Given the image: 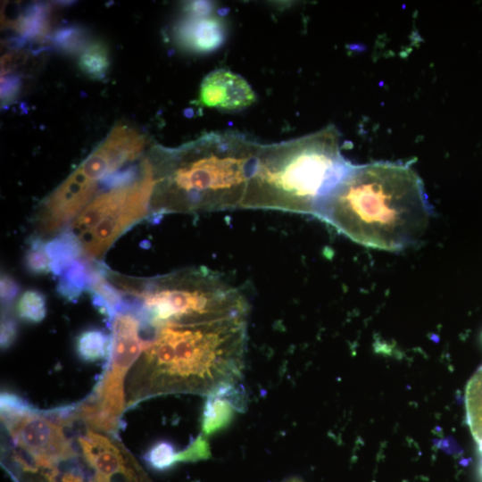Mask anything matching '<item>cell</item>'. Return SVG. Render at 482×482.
Masks as SVG:
<instances>
[{"label": "cell", "mask_w": 482, "mask_h": 482, "mask_svg": "<svg viewBox=\"0 0 482 482\" xmlns=\"http://www.w3.org/2000/svg\"><path fill=\"white\" fill-rule=\"evenodd\" d=\"M249 304L241 292L208 311L141 321L144 349L129 373L127 407L165 395H207L238 383Z\"/></svg>", "instance_id": "1"}, {"label": "cell", "mask_w": 482, "mask_h": 482, "mask_svg": "<svg viewBox=\"0 0 482 482\" xmlns=\"http://www.w3.org/2000/svg\"><path fill=\"white\" fill-rule=\"evenodd\" d=\"M430 216L417 172L407 164L376 162L353 164L316 218L362 245L395 252L420 238Z\"/></svg>", "instance_id": "2"}, {"label": "cell", "mask_w": 482, "mask_h": 482, "mask_svg": "<svg viewBox=\"0 0 482 482\" xmlns=\"http://www.w3.org/2000/svg\"><path fill=\"white\" fill-rule=\"evenodd\" d=\"M260 145L240 132L217 131L177 147L154 146L150 216L242 209Z\"/></svg>", "instance_id": "3"}, {"label": "cell", "mask_w": 482, "mask_h": 482, "mask_svg": "<svg viewBox=\"0 0 482 482\" xmlns=\"http://www.w3.org/2000/svg\"><path fill=\"white\" fill-rule=\"evenodd\" d=\"M352 166L341 153L340 134L333 125L298 138L261 144L242 209L316 218Z\"/></svg>", "instance_id": "4"}, {"label": "cell", "mask_w": 482, "mask_h": 482, "mask_svg": "<svg viewBox=\"0 0 482 482\" xmlns=\"http://www.w3.org/2000/svg\"><path fill=\"white\" fill-rule=\"evenodd\" d=\"M153 167L143 158L140 175L133 181L105 187L69 226L79 238L83 257L98 262L114 242L132 226L150 216L154 187Z\"/></svg>", "instance_id": "5"}, {"label": "cell", "mask_w": 482, "mask_h": 482, "mask_svg": "<svg viewBox=\"0 0 482 482\" xmlns=\"http://www.w3.org/2000/svg\"><path fill=\"white\" fill-rule=\"evenodd\" d=\"M111 325L112 349L104 373L92 393L75 404L77 420L115 436L127 410L125 379L144 349L145 339L140 319L131 310L119 311Z\"/></svg>", "instance_id": "6"}, {"label": "cell", "mask_w": 482, "mask_h": 482, "mask_svg": "<svg viewBox=\"0 0 482 482\" xmlns=\"http://www.w3.org/2000/svg\"><path fill=\"white\" fill-rule=\"evenodd\" d=\"M77 444L96 482H153L115 436L88 428Z\"/></svg>", "instance_id": "7"}, {"label": "cell", "mask_w": 482, "mask_h": 482, "mask_svg": "<svg viewBox=\"0 0 482 482\" xmlns=\"http://www.w3.org/2000/svg\"><path fill=\"white\" fill-rule=\"evenodd\" d=\"M2 464L13 482H96L80 453L68 459L37 461L4 449Z\"/></svg>", "instance_id": "8"}, {"label": "cell", "mask_w": 482, "mask_h": 482, "mask_svg": "<svg viewBox=\"0 0 482 482\" xmlns=\"http://www.w3.org/2000/svg\"><path fill=\"white\" fill-rule=\"evenodd\" d=\"M255 100L254 91L241 75L228 69H217L204 78L197 102L208 108L240 111Z\"/></svg>", "instance_id": "9"}, {"label": "cell", "mask_w": 482, "mask_h": 482, "mask_svg": "<svg viewBox=\"0 0 482 482\" xmlns=\"http://www.w3.org/2000/svg\"><path fill=\"white\" fill-rule=\"evenodd\" d=\"M225 37L226 26L223 21L210 12L187 13L176 29L178 44L195 54H207L218 49Z\"/></svg>", "instance_id": "10"}, {"label": "cell", "mask_w": 482, "mask_h": 482, "mask_svg": "<svg viewBox=\"0 0 482 482\" xmlns=\"http://www.w3.org/2000/svg\"><path fill=\"white\" fill-rule=\"evenodd\" d=\"M246 395L238 383L220 386L206 395L202 414V434L206 436L226 428L246 406Z\"/></svg>", "instance_id": "11"}, {"label": "cell", "mask_w": 482, "mask_h": 482, "mask_svg": "<svg viewBox=\"0 0 482 482\" xmlns=\"http://www.w3.org/2000/svg\"><path fill=\"white\" fill-rule=\"evenodd\" d=\"M53 9L48 4H31L24 8L17 18L4 21L18 37L12 42L19 49L26 41H43L49 38L52 27Z\"/></svg>", "instance_id": "12"}, {"label": "cell", "mask_w": 482, "mask_h": 482, "mask_svg": "<svg viewBox=\"0 0 482 482\" xmlns=\"http://www.w3.org/2000/svg\"><path fill=\"white\" fill-rule=\"evenodd\" d=\"M97 262L80 258L71 263L60 275L57 291L69 301H76L85 290H89Z\"/></svg>", "instance_id": "13"}, {"label": "cell", "mask_w": 482, "mask_h": 482, "mask_svg": "<svg viewBox=\"0 0 482 482\" xmlns=\"http://www.w3.org/2000/svg\"><path fill=\"white\" fill-rule=\"evenodd\" d=\"M46 250L51 261V271L59 276L74 261L83 258L80 242L69 229L46 241Z\"/></svg>", "instance_id": "14"}, {"label": "cell", "mask_w": 482, "mask_h": 482, "mask_svg": "<svg viewBox=\"0 0 482 482\" xmlns=\"http://www.w3.org/2000/svg\"><path fill=\"white\" fill-rule=\"evenodd\" d=\"M112 342V334L109 335L103 329H86L76 337V353L80 360L87 362L108 359L111 353Z\"/></svg>", "instance_id": "15"}, {"label": "cell", "mask_w": 482, "mask_h": 482, "mask_svg": "<svg viewBox=\"0 0 482 482\" xmlns=\"http://www.w3.org/2000/svg\"><path fill=\"white\" fill-rule=\"evenodd\" d=\"M465 406L468 424L482 453V367L468 382Z\"/></svg>", "instance_id": "16"}, {"label": "cell", "mask_w": 482, "mask_h": 482, "mask_svg": "<svg viewBox=\"0 0 482 482\" xmlns=\"http://www.w3.org/2000/svg\"><path fill=\"white\" fill-rule=\"evenodd\" d=\"M111 65L108 47L100 40L92 41L79 55L78 66L93 80H102Z\"/></svg>", "instance_id": "17"}, {"label": "cell", "mask_w": 482, "mask_h": 482, "mask_svg": "<svg viewBox=\"0 0 482 482\" xmlns=\"http://www.w3.org/2000/svg\"><path fill=\"white\" fill-rule=\"evenodd\" d=\"M49 39L58 52L67 55H79L93 41L86 28L75 24L61 26L50 35Z\"/></svg>", "instance_id": "18"}, {"label": "cell", "mask_w": 482, "mask_h": 482, "mask_svg": "<svg viewBox=\"0 0 482 482\" xmlns=\"http://www.w3.org/2000/svg\"><path fill=\"white\" fill-rule=\"evenodd\" d=\"M18 316L29 323H39L46 315V299L38 290L25 291L17 302Z\"/></svg>", "instance_id": "19"}, {"label": "cell", "mask_w": 482, "mask_h": 482, "mask_svg": "<svg viewBox=\"0 0 482 482\" xmlns=\"http://www.w3.org/2000/svg\"><path fill=\"white\" fill-rule=\"evenodd\" d=\"M177 455L178 452L170 442L159 441L146 451L143 459L152 470L165 471L178 463Z\"/></svg>", "instance_id": "20"}, {"label": "cell", "mask_w": 482, "mask_h": 482, "mask_svg": "<svg viewBox=\"0 0 482 482\" xmlns=\"http://www.w3.org/2000/svg\"><path fill=\"white\" fill-rule=\"evenodd\" d=\"M46 240L32 237L25 254V266L33 274L51 271V261L46 250Z\"/></svg>", "instance_id": "21"}, {"label": "cell", "mask_w": 482, "mask_h": 482, "mask_svg": "<svg viewBox=\"0 0 482 482\" xmlns=\"http://www.w3.org/2000/svg\"><path fill=\"white\" fill-rule=\"evenodd\" d=\"M211 456L210 446L203 434H200L185 449L178 452L177 461L195 462L208 459Z\"/></svg>", "instance_id": "22"}, {"label": "cell", "mask_w": 482, "mask_h": 482, "mask_svg": "<svg viewBox=\"0 0 482 482\" xmlns=\"http://www.w3.org/2000/svg\"><path fill=\"white\" fill-rule=\"evenodd\" d=\"M21 80L17 74H8L1 77V104L4 106L11 104L16 100Z\"/></svg>", "instance_id": "23"}, {"label": "cell", "mask_w": 482, "mask_h": 482, "mask_svg": "<svg viewBox=\"0 0 482 482\" xmlns=\"http://www.w3.org/2000/svg\"><path fill=\"white\" fill-rule=\"evenodd\" d=\"M18 336L17 321L9 315H4L1 321V348L6 350L15 342Z\"/></svg>", "instance_id": "24"}, {"label": "cell", "mask_w": 482, "mask_h": 482, "mask_svg": "<svg viewBox=\"0 0 482 482\" xmlns=\"http://www.w3.org/2000/svg\"><path fill=\"white\" fill-rule=\"evenodd\" d=\"M26 60V54L16 49L5 54L1 59V77L11 74Z\"/></svg>", "instance_id": "25"}, {"label": "cell", "mask_w": 482, "mask_h": 482, "mask_svg": "<svg viewBox=\"0 0 482 482\" xmlns=\"http://www.w3.org/2000/svg\"><path fill=\"white\" fill-rule=\"evenodd\" d=\"M19 292L18 283L9 275L1 277V300L2 303L8 305Z\"/></svg>", "instance_id": "26"}, {"label": "cell", "mask_w": 482, "mask_h": 482, "mask_svg": "<svg viewBox=\"0 0 482 482\" xmlns=\"http://www.w3.org/2000/svg\"><path fill=\"white\" fill-rule=\"evenodd\" d=\"M282 482H304L301 478L298 477H289L285 478Z\"/></svg>", "instance_id": "27"}, {"label": "cell", "mask_w": 482, "mask_h": 482, "mask_svg": "<svg viewBox=\"0 0 482 482\" xmlns=\"http://www.w3.org/2000/svg\"><path fill=\"white\" fill-rule=\"evenodd\" d=\"M479 470H480V474H481V477H482V463H481Z\"/></svg>", "instance_id": "28"}]
</instances>
